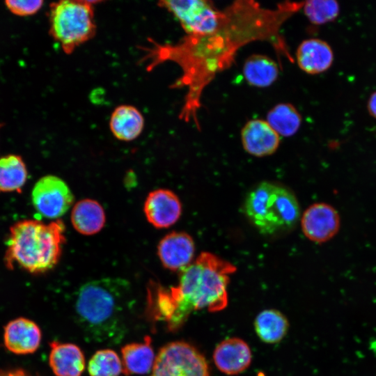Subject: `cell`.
Instances as JSON below:
<instances>
[{
	"mask_svg": "<svg viewBox=\"0 0 376 376\" xmlns=\"http://www.w3.org/2000/svg\"><path fill=\"white\" fill-rule=\"evenodd\" d=\"M87 369L90 376H119L123 373L122 361L111 349H102L94 353Z\"/></svg>",
	"mask_w": 376,
	"mask_h": 376,
	"instance_id": "cell-24",
	"label": "cell"
},
{
	"mask_svg": "<svg viewBox=\"0 0 376 376\" xmlns=\"http://www.w3.org/2000/svg\"><path fill=\"white\" fill-rule=\"evenodd\" d=\"M367 109L368 113L376 119V91L373 92L368 97L367 102Z\"/></svg>",
	"mask_w": 376,
	"mask_h": 376,
	"instance_id": "cell-28",
	"label": "cell"
},
{
	"mask_svg": "<svg viewBox=\"0 0 376 376\" xmlns=\"http://www.w3.org/2000/svg\"><path fill=\"white\" fill-rule=\"evenodd\" d=\"M106 216L102 206L95 200L85 198L78 201L71 213V222L80 234L92 235L104 226Z\"/></svg>",
	"mask_w": 376,
	"mask_h": 376,
	"instance_id": "cell-19",
	"label": "cell"
},
{
	"mask_svg": "<svg viewBox=\"0 0 376 376\" xmlns=\"http://www.w3.org/2000/svg\"><path fill=\"white\" fill-rule=\"evenodd\" d=\"M194 251V240L185 232H171L157 246V255L163 267L173 272H180L189 265Z\"/></svg>",
	"mask_w": 376,
	"mask_h": 376,
	"instance_id": "cell-11",
	"label": "cell"
},
{
	"mask_svg": "<svg viewBox=\"0 0 376 376\" xmlns=\"http://www.w3.org/2000/svg\"><path fill=\"white\" fill-rule=\"evenodd\" d=\"M251 351L248 344L238 338L222 340L215 347L213 360L223 373L235 375L245 370L251 364Z\"/></svg>",
	"mask_w": 376,
	"mask_h": 376,
	"instance_id": "cell-14",
	"label": "cell"
},
{
	"mask_svg": "<svg viewBox=\"0 0 376 376\" xmlns=\"http://www.w3.org/2000/svg\"><path fill=\"white\" fill-rule=\"evenodd\" d=\"M43 1L8 0L5 1L6 8L14 15L18 16H29L36 13L42 8Z\"/></svg>",
	"mask_w": 376,
	"mask_h": 376,
	"instance_id": "cell-26",
	"label": "cell"
},
{
	"mask_svg": "<svg viewBox=\"0 0 376 376\" xmlns=\"http://www.w3.org/2000/svg\"><path fill=\"white\" fill-rule=\"evenodd\" d=\"M241 141L249 155L262 157L274 154L280 144V136L265 120L252 119L241 130Z\"/></svg>",
	"mask_w": 376,
	"mask_h": 376,
	"instance_id": "cell-13",
	"label": "cell"
},
{
	"mask_svg": "<svg viewBox=\"0 0 376 376\" xmlns=\"http://www.w3.org/2000/svg\"><path fill=\"white\" fill-rule=\"evenodd\" d=\"M158 6L171 13L186 35L207 36L217 31L227 15L210 1L203 0H162Z\"/></svg>",
	"mask_w": 376,
	"mask_h": 376,
	"instance_id": "cell-6",
	"label": "cell"
},
{
	"mask_svg": "<svg viewBox=\"0 0 376 376\" xmlns=\"http://www.w3.org/2000/svg\"><path fill=\"white\" fill-rule=\"evenodd\" d=\"M0 376H40L33 374L24 368H6L0 369Z\"/></svg>",
	"mask_w": 376,
	"mask_h": 376,
	"instance_id": "cell-27",
	"label": "cell"
},
{
	"mask_svg": "<svg viewBox=\"0 0 376 376\" xmlns=\"http://www.w3.org/2000/svg\"><path fill=\"white\" fill-rule=\"evenodd\" d=\"M99 1L63 0L49 6V34L67 54L96 34L95 4Z\"/></svg>",
	"mask_w": 376,
	"mask_h": 376,
	"instance_id": "cell-5",
	"label": "cell"
},
{
	"mask_svg": "<svg viewBox=\"0 0 376 376\" xmlns=\"http://www.w3.org/2000/svg\"><path fill=\"white\" fill-rule=\"evenodd\" d=\"M242 73L246 81L257 88H266L279 77V68L270 57L263 54H252L244 61Z\"/></svg>",
	"mask_w": 376,
	"mask_h": 376,
	"instance_id": "cell-20",
	"label": "cell"
},
{
	"mask_svg": "<svg viewBox=\"0 0 376 376\" xmlns=\"http://www.w3.org/2000/svg\"><path fill=\"white\" fill-rule=\"evenodd\" d=\"M340 219L331 205L316 203L309 206L301 219V230L312 242L322 243L333 238L338 232Z\"/></svg>",
	"mask_w": 376,
	"mask_h": 376,
	"instance_id": "cell-9",
	"label": "cell"
},
{
	"mask_svg": "<svg viewBox=\"0 0 376 376\" xmlns=\"http://www.w3.org/2000/svg\"><path fill=\"white\" fill-rule=\"evenodd\" d=\"M236 267L218 256L203 252L180 272L177 285L169 289L151 288L150 301L153 315L171 331L178 330L194 311L206 308L218 312L228 304L230 276Z\"/></svg>",
	"mask_w": 376,
	"mask_h": 376,
	"instance_id": "cell-1",
	"label": "cell"
},
{
	"mask_svg": "<svg viewBox=\"0 0 376 376\" xmlns=\"http://www.w3.org/2000/svg\"><path fill=\"white\" fill-rule=\"evenodd\" d=\"M303 11L311 23L324 24L334 21L340 13L339 3L334 0H312L302 4Z\"/></svg>",
	"mask_w": 376,
	"mask_h": 376,
	"instance_id": "cell-25",
	"label": "cell"
},
{
	"mask_svg": "<svg viewBox=\"0 0 376 376\" xmlns=\"http://www.w3.org/2000/svg\"><path fill=\"white\" fill-rule=\"evenodd\" d=\"M151 376H210L205 357L185 341L170 342L155 357Z\"/></svg>",
	"mask_w": 376,
	"mask_h": 376,
	"instance_id": "cell-7",
	"label": "cell"
},
{
	"mask_svg": "<svg viewBox=\"0 0 376 376\" xmlns=\"http://www.w3.org/2000/svg\"><path fill=\"white\" fill-rule=\"evenodd\" d=\"M49 364L55 376H81L86 367L81 348L71 343H49Z\"/></svg>",
	"mask_w": 376,
	"mask_h": 376,
	"instance_id": "cell-16",
	"label": "cell"
},
{
	"mask_svg": "<svg viewBox=\"0 0 376 376\" xmlns=\"http://www.w3.org/2000/svg\"><path fill=\"white\" fill-rule=\"evenodd\" d=\"M334 55L331 46L319 38L303 40L296 51L299 68L309 75L322 73L330 68Z\"/></svg>",
	"mask_w": 376,
	"mask_h": 376,
	"instance_id": "cell-15",
	"label": "cell"
},
{
	"mask_svg": "<svg viewBox=\"0 0 376 376\" xmlns=\"http://www.w3.org/2000/svg\"><path fill=\"white\" fill-rule=\"evenodd\" d=\"M132 306L130 283L121 278H104L90 281L79 288L75 311L89 340L118 343L128 331Z\"/></svg>",
	"mask_w": 376,
	"mask_h": 376,
	"instance_id": "cell-2",
	"label": "cell"
},
{
	"mask_svg": "<svg viewBox=\"0 0 376 376\" xmlns=\"http://www.w3.org/2000/svg\"><path fill=\"white\" fill-rule=\"evenodd\" d=\"M143 210L151 225L157 228H166L176 223L180 217L182 204L173 191L158 189L148 195Z\"/></svg>",
	"mask_w": 376,
	"mask_h": 376,
	"instance_id": "cell-10",
	"label": "cell"
},
{
	"mask_svg": "<svg viewBox=\"0 0 376 376\" xmlns=\"http://www.w3.org/2000/svg\"><path fill=\"white\" fill-rule=\"evenodd\" d=\"M27 169L19 155H8L0 158V193L22 192L27 179Z\"/></svg>",
	"mask_w": 376,
	"mask_h": 376,
	"instance_id": "cell-21",
	"label": "cell"
},
{
	"mask_svg": "<svg viewBox=\"0 0 376 376\" xmlns=\"http://www.w3.org/2000/svg\"><path fill=\"white\" fill-rule=\"evenodd\" d=\"M42 340V331L33 320L19 317L8 322L3 329V343L10 352L18 355L33 354Z\"/></svg>",
	"mask_w": 376,
	"mask_h": 376,
	"instance_id": "cell-12",
	"label": "cell"
},
{
	"mask_svg": "<svg viewBox=\"0 0 376 376\" xmlns=\"http://www.w3.org/2000/svg\"><path fill=\"white\" fill-rule=\"evenodd\" d=\"M144 117L134 106L121 104L113 111L109 128L118 140L131 141L138 138L144 128Z\"/></svg>",
	"mask_w": 376,
	"mask_h": 376,
	"instance_id": "cell-17",
	"label": "cell"
},
{
	"mask_svg": "<svg viewBox=\"0 0 376 376\" xmlns=\"http://www.w3.org/2000/svg\"><path fill=\"white\" fill-rule=\"evenodd\" d=\"M120 352L125 376L144 375L152 370L155 357L150 336H145L142 342L125 345Z\"/></svg>",
	"mask_w": 376,
	"mask_h": 376,
	"instance_id": "cell-18",
	"label": "cell"
},
{
	"mask_svg": "<svg viewBox=\"0 0 376 376\" xmlns=\"http://www.w3.org/2000/svg\"><path fill=\"white\" fill-rule=\"evenodd\" d=\"M31 199L35 209L40 215L48 219H57L70 209L74 196L61 178L48 175L36 183Z\"/></svg>",
	"mask_w": 376,
	"mask_h": 376,
	"instance_id": "cell-8",
	"label": "cell"
},
{
	"mask_svg": "<svg viewBox=\"0 0 376 376\" xmlns=\"http://www.w3.org/2000/svg\"><path fill=\"white\" fill-rule=\"evenodd\" d=\"M64 233L65 226L60 219L48 224L36 219L16 222L6 241V267L17 265L33 274L51 270L61 258Z\"/></svg>",
	"mask_w": 376,
	"mask_h": 376,
	"instance_id": "cell-3",
	"label": "cell"
},
{
	"mask_svg": "<svg viewBox=\"0 0 376 376\" xmlns=\"http://www.w3.org/2000/svg\"><path fill=\"white\" fill-rule=\"evenodd\" d=\"M266 121L279 136L289 137L297 132L302 118L293 104L283 102L276 104L267 112Z\"/></svg>",
	"mask_w": 376,
	"mask_h": 376,
	"instance_id": "cell-22",
	"label": "cell"
},
{
	"mask_svg": "<svg viewBox=\"0 0 376 376\" xmlns=\"http://www.w3.org/2000/svg\"><path fill=\"white\" fill-rule=\"evenodd\" d=\"M244 210L250 222L265 235L290 230L300 217L299 205L294 194L269 182L260 183L248 193Z\"/></svg>",
	"mask_w": 376,
	"mask_h": 376,
	"instance_id": "cell-4",
	"label": "cell"
},
{
	"mask_svg": "<svg viewBox=\"0 0 376 376\" xmlns=\"http://www.w3.org/2000/svg\"><path fill=\"white\" fill-rule=\"evenodd\" d=\"M254 327L257 335L263 341L275 343L280 341L286 334L288 322L280 311L267 309L258 314Z\"/></svg>",
	"mask_w": 376,
	"mask_h": 376,
	"instance_id": "cell-23",
	"label": "cell"
}]
</instances>
